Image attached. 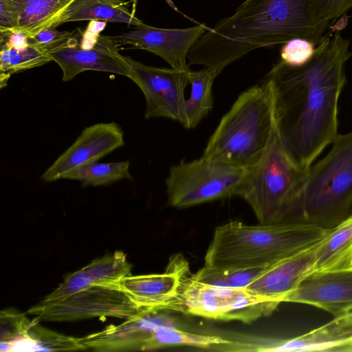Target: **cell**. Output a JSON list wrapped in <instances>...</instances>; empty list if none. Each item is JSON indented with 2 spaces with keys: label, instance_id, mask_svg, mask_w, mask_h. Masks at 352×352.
I'll return each mask as SVG.
<instances>
[{
  "label": "cell",
  "instance_id": "obj_1",
  "mask_svg": "<svg viewBox=\"0 0 352 352\" xmlns=\"http://www.w3.org/2000/svg\"><path fill=\"white\" fill-rule=\"evenodd\" d=\"M341 28L322 36L311 59L300 67L278 61L265 78L273 96L276 129L290 160L307 170L338 134V100L352 55Z\"/></svg>",
  "mask_w": 352,
  "mask_h": 352
},
{
  "label": "cell",
  "instance_id": "obj_2",
  "mask_svg": "<svg viewBox=\"0 0 352 352\" xmlns=\"http://www.w3.org/2000/svg\"><path fill=\"white\" fill-rule=\"evenodd\" d=\"M311 0H245L233 14L208 28L190 50L188 65L223 69L259 47L284 44L294 38L317 45L327 27L311 13Z\"/></svg>",
  "mask_w": 352,
  "mask_h": 352
},
{
  "label": "cell",
  "instance_id": "obj_3",
  "mask_svg": "<svg viewBox=\"0 0 352 352\" xmlns=\"http://www.w3.org/2000/svg\"><path fill=\"white\" fill-rule=\"evenodd\" d=\"M329 230L302 221L256 226L230 221L215 228L204 265L226 270L270 267L317 244Z\"/></svg>",
  "mask_w": 352,
  "mask_h": 352
},
{
  "label": "cell",
  "instance_id": "obj_4",
  "mask_svg": "<svg viewBox=\"0 0 352 352\" xmlns=\"http://www.w3.org/2000/svg\"><path fill=\"white\" fill-rule=\"evenodd\" d=\"M274 128L272 92L264 78L241 94L222 117L203 156L250 168L263 156Z\"/></svg>",
  "mask_w": 352,
  "mask_h": 352
},
{
  "label": "cell",
  "instance_id": "obj_5",
  "mask_svg": "<svg viewBox=\"0 0 352 352\" xmlns=\"http://www.w3.org/2000/svg\"><path fill=\"white\" fill-rule=\"evenodd\" d=\"M307 170L288 157L274 123L270 143L261 160L248 169L238 196L253 210L259 223L302 221V192Z\"/></svg>",
  "mask_w": 352,
  "mask_h": 352
},
{
  "label": "cell",
  "instance_id": "obj_6",
  "mask_svg": "<svg viewBox=\"0 0 352 352\" xmlns=\"http://www.w3.org/2000/svg\"><path fill=\"white\" fill-rule=\"evenodd\" d=\"M326 156L306 174L302 220L331 229L352 211V131L338 135Z\"/></svg>",
  "mask_w": 352,
  "mask_h": 352
},
{
  "label": "cell",
  "instance_id": "obj_7",
  "mask_svg": "<svg viewBox=\"0 0 352 352\" xmlns=\"http://www.w3.org/2000/svg\"><path fill=\"white\" fill-rule=\"evenodd\" d=\"M248 169L203 155L173 165L166 180L168 202L172 207L186 208L238 196Z\"/></svg>",
  "mask_w": 352,
  "mask_h": 352
},
{
  "label": "cell",
  "instance_id": "obj_8",
  "mask_svg": "<svg viewBox=\"0 0 352 352\" xmlns=\"http://www.w3.org/2000/svg\"><path fill=\"white\" fill-rule=\"evenodd\" d=\"M280 304L248 292L245 287L214 286L185 280L178 311L208 319L245 324L271 315Z\"/></svg>",
  "mask_w": 352,
  "mask_h": 352
},
{
  "label": "cell",
  "instance_id": "obj_9",
  "mask_svg": "<svg viewBox=\"0 0 352 352\" xmlns=\"http://www.w3.org/2000/svg\"><path fill=\"white\" fill-rule=\"evenodd\" d=\"M144 311L120 287L93 285L61 300L43 299L27 314L38 322H67L107 317L126 320Z\"/></svg>",
  "mask_w": 352,
  "mask_h": 352
},
{
  "label": "cell",
  "instance_id": "obj_10",
  "mask_svg": "<svg viewBox=\"0 0 352 352\" xmlns=\"http://www.w3.org/2000/svg\"><path fill=\"white\" fill-rule=\"evenodd\" d=\"M130 76L146 99L144 117L166 118L182 124L185 88L189 84L190 68H159L146 65L127 56Z\"/></svg>",
  "mask_w": 352,
  "mask_h": 352
},
{
  "label": "cell",
  "instance_id": "obj_11",
  "mask_svg": "<svg viewBox=\"0 0 352 352\" xmlns=\"http://www.w3.org/2000/svg\"><path fill=\"white\" fill-rule=\"evenodd\" d=\"M190 275L189 264L182 254L173 255L161 274L129 275L119 286L140 307L148 311H178L181 292Z\"/></svg>",
  "mask_w": 352,
  "mask_h": 352
},
{
  "label": "cell",
  "instance_id": "obj_12",
  "mask_svg": "<svg viewBox=\"0 0 352 352\" xmlns=\"http://www.w3.org/2000/svg\"><path fill=\"white\" fill-rule=\"evenodd\" d=\"M207 29L204 23L184 29L158 28L144 23L111 36L119 46L128 45L152 52L171 68L186 69L190 68L186 63L190 50Z\"/></svg>",
  "mask_w": 352,
  "mask_h": 352
},
{
  "label": "cell",
  "instance_id": "obj_13",
  "mask_svg": "<svg viewBox=\"0 0 352 352\" xmlns=\"http://www.w3.org/2000/svg\"><path fill=\"white\" fill-rule=\"evenodd\" d=\"M69 81L87 70L106 72L129 78L127 56L119 53L118 44L110 36L98 35L91 47L80 45L74 38L69 44L47 52Z\"/></svg>",
  "mask_w": 352,
  "mask_h": 352
},
{
  "label": "cell",
  "instance_id": "obj_14",
  "mask_svg": "<svg viewBox=\"0 0 352 352\" xmlns=\"http://www.w3.org/2000/svg\"><path fill=\"white\" fill-rule=\"evenodd\" d=\"M124 144L123 131L116 122L90 125L42 174L41 179L46 182L63 179L71 170L98 162Z\"/></svg>",
  "mask_w": 352,
  "mask_h": 352
},
{
  "label": "cell",
  "instance_id": "obj_15",
  "mask_svg": "<svg viewBox=\"0 0 352 352\" xmlns=\"http://www.w3.org/2000/svg\"><path fill=\"white\" fill-rule=\"evenodd\" d=\"M284 302L310 305L334 318L351 314L352 267L311 272Z\"/></svg>",
  "mask_w": 352,
  "mask_h": 352
},
{
  "label": "cell",
  "instance_id": "obj_16",
  "mask_svg": "<svg viewBox=\"0 0 352 352\" xmlns=\"http://www.w3.org/2000/svg\"><path fill=\"white\" fill-rule=\"evenodd\" d=\"M163 311H142L120 324L82 337V342L87 349L100 352L142 351L158 326L170 324Z\"/></svg>",
  "mask_w": 352,
  "mask_h": 352
},
{
  "label": "cell",
  "instance_id": "obj_17",
  "mask_svg": "<svg viewBox=\"0 0 352 352\" xmlns=\"http://www.w3.org/2000/svg\"><path fill=\"white\" fill-rule=\"evenodd\" d=\"M319 243L271 266L245 289L271 301L283 302L285 297L314 272Z\"/></svg>",
  "mask_w": 352,
  "mask_h": 352
},
{
  "label": "cell",
  "instance_id": "obj_18",
  "mask_svg": "<svg viewBox=\"0 0 352 352\" xmlns=\"http://www.w3.org/2000/svg\"><path fill=\"white\" fill-rule=\"evenodd\" d=\"M352 340V318H335L324 325L291 339L254 344L253 351H342Z\"/></svg>",
  "mask_w": 352,
  "mask_h": 352
},
{
  "label": "cell",
  "instance_id": "obj_19",
  "mask_svg": "<svg viewBox=\"0 0 352 352\" xmlns=\"http://www.w3.org/2000/svg\"><path fill=\"white\" fill-rule=\"evenodd\" d=\"M97 20L124 23L135 27L144 24L121 0H74L54 28L67 22Z\"/></svg>",
  "mask_w": 352,
  "mask_h": 352
},
{
  "label": "cell",
  "instance_id": "obj_20",
  "mask_svg": "<svg viewBox=\"0 0 352 352\" xmlns=\"http://www.w3.org/2000/svg\"><path fill=\"white\" fill-rule=\"evenodd\" d=\"M352 267V212L318 243L314 272Z\"/></svg>",
  "mask_w": 352,
  "mask_h": 352
},
{
  "label": "cell",
  "instance_id": "obj_21",
  "mask_svg": "<svg viewBox=\"0 0 352 352\" xmlns=\"http://www.w3.org/2000/svg\"><path fill=\"white\" fill-rule=\"evenodd\" d=\"M19 14L18 31L31 37L54 26L74 0H10Z\"/></svg>",
  "mask_w": 352,
  "mask_h": 352
},
{
  "label": "cell",
  "instance_id": "obj_22",
  "mask_svg": "<svg viewBox=\"0 0 352 352\" xmlns=\"http://www.w3.org/2000/svg\"><path fill=\"white\" fill-rule=\"evenodd\" d=\"M87 350L82 338L67 336L41 326L33 319L21 338L11 346L10 351H71Z\"/></svg>",
  "mask_w": 352,
  "mask_h": 352
},
{
  "label": "cell",
  "instance_id": "obj_23",
  "mask_svg": "<svg viewBox=\"0 0 352 352\" xmlns=\"http://www.w3.org/2000/svg\"><path fill=\"white\" fill-rule=\"evenodd\" d=\"M188 76L191 89L189 98L185 100L182 124L186 129H192L208 116L212 108V84L219 74L204 67L199 71L190 70Z\"/></svg>",
  "mask_w": 352,
  "mask_h": 352
},
{
  "label": "cell",
  "instance_id": "obj_24",
  "mask_svg": "<svg viewBox=\"0 0 352 352\" xmlns=\"http://www.w3.org/2000/svg\"><path fill=\"white\" fill-rule=\"evenodd\" d=\"M232 342L217 336L200 335L182 331L170 324L158 326L145 342L142 351H153L175 346L202 349L222 346Z\"/></svg>",
  "mask_w": 352,
  "mask_h": 352
},
{
  "label": "cell",
  "instance_id": "obj_25",
  "mask_svg": "<svg viewBox=\"0 0 352 352\" xmlns=\"http://www.w3.org/2000/svg\"><path fill=\"white\" fill-rule=\"evenodd\" d=\"M50 56L35 45L7 47L0 52V87H6L12 74L42 66L52 61Z\"/></svg>",
  "mask_w": 352,
  "mask_h": 352
},
{
  "label": "cell",
  "instance_id": "obj_26",
  "mask_svg": "<svg viewBox=\"0 0 352 352\" xmlns=\"http://www.w3.org/2000/svg\"><path fill=\"white\" fill-rule=\"evenodd\" d=\"M63 179L80 181L82 186H105L122 179H132L129 161L92 162L67 173Z\"/></svg>",
  "mask_w": 352,
  "mask_h": 352
},
{
  "label": "cell",
  "instance_id": "obj_27",
  "mask_svg": "<svg viewBox=\"0 0 352 352\" xmlns=\"http://www.w3.org/2000/svg\"><path fill=\"white\" fill-rule=\"evenodd\" d=\"M83 268L94 285L120 287V281L131 275L132 265L127 261L126 254L118 250L93 260Z\"/></svg>",
  "mask_w": 352,
  "mask_h": 352
},
{
  "label": "cell",
  "instance_id": "obj_28",
  "mask_svg": "<svg viewBox=\"0 0 352 352\" xmlns=\"http://www.w3.org/2000/svg\"><path fill=\"white\" fill-rule=\"evenodd\" d=\"M270 267L226 270L204 265L191 274V278L210 285L241 288L246 287Z\"/></svg>",
  "mask_w": 352,
  "mask_h": 352
},
{
  "label": "cell",
  "instance_id": "obj_29",
  "mask_svg": "<svg viewBox=\"0 0 352 352\" xmlns=\"http://www.w3.org/2000/svg\"><path fill=\"white\" fill-rule=\"evenodd\" d=\"M1 349L10 351L12 344L23 336L28 329L31 320L24 314L12 308L1 311Z\"/></svg>",
  "mask_w": 352,
  "mask_h": 352
},
{
  "label": "cell",
  "instance_id": "obj_30",
  "mask_svg": "<svg viewBox=\"0 0 352 352\" xmlns=\"http://www.w3.org/2000/svg\"><path fill=\"white\" fill-rule=\"evenodd\" d=\"M316 45L307 39L294 38L283 44L280 50V60L292 67H300L313 57Z\"/></svg>",
  "mask_w": 352,
  "mask_h": 352
},
{
  "label": "cell",
  "instance_id": "obj_31",
  "mask_svg": "<svg viewBox=\"0 0 352 352\" xmlns=\"http://www.w3.org/2000/svg\"><path fill=\"white\" fill-rule=\"evenodd\" d=\"M352 8V0H311V13L318 24L327 27L329 21Z\"/></svg>",
  "mask_w": 352,
  "mask_h": 352
},
{
  "label": "cell",
  "instance_id": "obj_32",
  "mask_svg": "<svg viewBox=\"0 0 352 352\" xmlns=\"http://www.w3.org/2000/svg\"><path fill=\"white\" fill-rule=\"evenodd\" d=\"M94 285L90 275L82 267L69 275L52 292L43 300H58L71 296Z\"/></svg>",
  "mask_w": 352,
  "mask_h": 352
},
{
  "label": "cell",
  "instance_id": "obj_33",
  "mask_svg": "<svg viewBox=\"0 0 352 352\" xmlns=\"http://www.w3.org/2000/svg\"><path fill=\"white\" fill-rule=\"evenodd\" d=\"M74 38L72 32L58 31L56 28L52 27L28 37V43L35 45L47 53L67 45Z\"/></svg>",
  "mask_w": 352,
  "mask_h": 352
},
{
  "label": "cell",
  "instance_id": "obj_34",
  "mask_svg": "<svg viewBox=\"0 0 352 352\" xmlns=\"http://www.w3.org/2000/svg\"><path fill=\"white\" fill-rule=\"evenodd\" d=\"M19 14L10 0H0V32L18 31Z\"/></svg>",
  "mask_w": 352,
  "mask_h": 352
},
{
  "label": "cell",
  "instance_id": "obj_35",
  "mask_svg": "<svg viewBox=\"0 0 352 352\" xmlns=\"http://www.w3.org/2000/svg\"><path fill=\"white\" fill-rule=\"evenodd\" d=\"M342 351H352V340L351 342L344 348Z\"/></svg>",
  "mask_w": 352,
  "mask_h": 352
},
{
  "label": "cell",
  "instance_id": "obj_36",
  "mask_svg": "<svg viewBox=\"0 0 352 352\" xmlns=\"http://www.w3.org/2000/svg\"><path fill=\"white\" fill-rule=\"evenodd\" d=\"M348 316H350L351 317H352V314H350V315H348Z\"/></svg>",
  "mask_w": 352,
  "mask_h": 352
},
{
  "label": "cell",
  "instance_id": "obj_37",
  "mask_svg": "<svg viewBox=\"0 0 352 352\" xmlns=\"http://www.w3.org/2000/svg\"><path fill=\"white\" fill-rule=\"evenodd\" d=\"M351 212H352V211H351Z\"/></svg>",
  "mask_w": 352,
  "mask_h": 352
}]
</instances>
